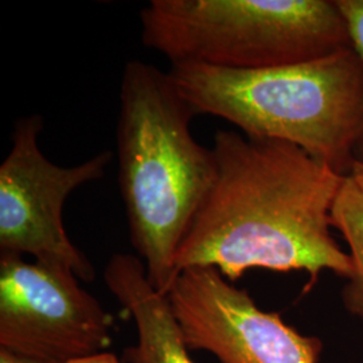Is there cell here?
Segmentation results:
<instances>
[{"instance_id":"8fae6325","label":"cell","mask_w":363,"mask_h":363,"mask_svg":"<svg viewBox=\"0 0 363 363\" xmlns=\"http://www.w3.org/2000/svg\"><path fill=\"white\" fill-rule=\"evenodd\" d=\"M0 363H49L40 362V361H34V359H28V358H23L19 355H15L13 352L9 351L1 350L0 349ZM66 363H123L117 359L116 355L106 351V352H101L93 357H88V358H81V359H74L70 362Z\"/></svg>"},{"instance_id":"4fadbf2b","label":"cell","mask_w":363,"mask_h":363,"mask_svg":"<svg viewBox=\"0 0 363 363\" xmlns=\"http://www.w3.org/2000/svg\"><path fill=\"white\" fill-rule=\"evenodd\" d=\"M354 156H355V160H362L363 162V138L359 140L358 145H357Z\"/></svg>"},{"instance_id":"6da1fadb","label":"cell","mask_w":363,"mask_h":363,"mask_svg":"<svg viewBox=\"0 0 363 363\" xmlns=\"http://www.w3.org/2000/svg\"><path fill=\"white\" fill-rule=\"evenodd\" d=\"M217 171L182 242L177 269L213 267L229 281L250 269L301 271L312 286L331 271L352 273L331 233L333 208L347 175L295 144L218 130Z\"/></svg>"},{"instance_id":"7c38bea8","label":"cell","mask_w":363,"mask_h":363,"mask_svg":"<svg viewBox=\"0 0 363 363\" xmlns=\"http://www.w3.org/2000/svg\"><path fill=\"white\" fill-rule=\"evenodd\" d=\"M351 181L355 183V186L363 193V162L362 160H354L351 166L349 175Z\"/></svg>"},{"instance_id":"30bf717a","label":"cell","mask_w":363,"mask_h":363,"mask_svg":"<svg viewBox=\"0 0 363 363\" xmlns=\"http://www.w3.org/2000/svg\"><path fill=\"white\" fill-rule=\"evenodd\" d=\"M337 4L346 23L351 48L363 66V0H337Z\"/></svg>"},{"instance_id":"ba28073f","label":"cell","mask_w":363,"mask_h":363,"mask_svg":"<svg viewBox=\"0 0 363 363\" xmlns=\"http://www.w3.org/2000/svg\"><path fill=\"white\" fill-rule=\"evenodd\" d=\"M104 281L136 325L138 340L123 352V363H195L167 295L150 283L142 259L113 255L106 262Z\"/></svg>"},{"instance_id":"8992f818","label":"cell","mask_w":363,"mask_h":363,"mask_svg":"<svg viewBox=\"0 0 363 363\" xmlns=\"http://www.w3.org/2000/svg\"><path fill=\"white\" fill-rule=\"evenodd\" d=\"M115 318L64 267L0 253V349L49 363L106 352Z\"/></svg>"},{"instance_id":"7a4b0ae2","label":"cell","mask_w":363,"mask_h":363,"mask_svg":"<svg viewBox=\"0 0 363 363\" xmlns=\"http://www.w3.org/2000/svg\"><path fill=\"white\" fill-rule=\"evenodd\" d=\"M194 109L167 72L128 61L120 82L117 121L118 186L130 244L150 283L167 295L177 257L216 178L213 148L191 132Z\"/></svg>"},{"instance_id":"9c48e42d","label":"cell","mask_w":363,"mask_h":363,"mask_svg":"<svg viewBox=\"0 0 363 363\" xmlns=\"http://www.w3.org/2000/svg\"><path fill=\"white\" fill-rule=\"evenodd\" d=\"M333 228L349 247L352 273L342 289L346 310L363 325V193L346 177L333 208Z\"/></svg>"},{"instance_id":"52a82bcc","label":"cell","mask_w":363,"mask_h":363,"mask_svg":"<svg viewBox=\"0 0 363 363\" xmlns=\"http://www.w3.org/2000/svg\"><path fill=\"white\" fill-rule=\"evenodd\" d=\"M190 350L220 363H319L323 343L262 311L247 289L213 267L182 271L167 292Z\"/></svg>"},{"instance_id":"277c9868","label":"cell","mask_w":363,"mask_h":363,"mask_svg":"<svg viewBox=\"0 0 363 363\" xmlns=\"http://www.w3.org/2000/svg\"><path fill=\"white\" fill-rule=\"evenodd\" d=\"M140 25L171 64L253 70L351 49L337 0H151Z\"/></svg>"},{"instance_id":"3957f363","label":"cell","mask_w":363,"mask_h":363,"mask_svg":"<svg viewBox=\"0 0 363 363\" xmlns=\"http://www.w3.org/2000/svg\"><path fill=\"white\" fill-rule=\"evenodd\" d=\"M167 73L195 115L223 118L250 138L295 144L349 175L363 138V66L352 48L294 65L171 64Z\"/></svg>"},{"instance_id":"5b68a950","label":"cell","mask_w":363,"mask_h":363,"mask_svg":"<svg viewBox=\"0 0 363 363\" xmlns=\"http://www.w3.org/2000/svg\"><path fill=\"white\" fill-rule=\"evenodd\" d=\"M42 130L38 113L21 117L0 164V253L30 255L89 283L96 269L69 238L62 213L67 196L78 187L104 178L112 152L101 151L76 166H58L39 147Z\"/></svg>"}]
</instances>
